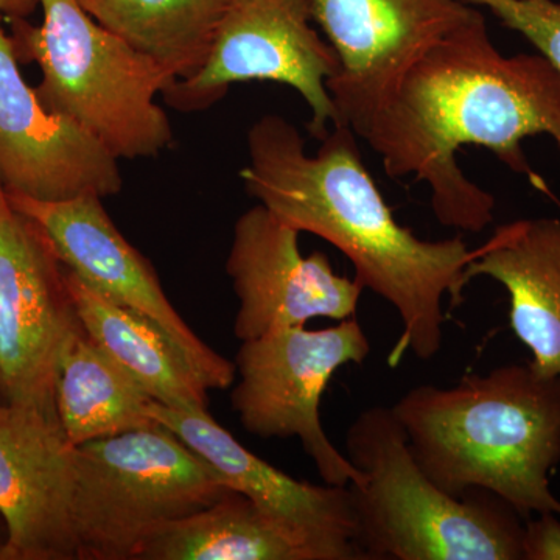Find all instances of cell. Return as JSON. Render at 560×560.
<instances>
[{"instance_id": "6da1fadb", "label": "cell", "mask_w": 560, "mask_h": 560, "mask_svg": "<svg viewBox=\"0 0 560 560\" xmlns=\"http://www.w3.org/2000/svg\"><path fill=\"white\" fill-rule=\"evenodd\" d=\"M352 131L381 156L390 178L429 184L442 226L482 232L493 221L495 198L467 178L456 153L466 145L488 149L545 189L523 142L548 135L560 150V75L539 54L504 57L477 9Z\"/></svg>"}, {"instance_id": "7a4b0ae2", "label": "cell", "mask_w": 560, "mask_h": 560, "mask_svg": "<svg viewBox=\"0 0 560 560\" xmlns=\"http://www.w3.org/2000/svg\"><path fill=\"white\" fill-rule=\"evenodd\" d=\"M246 145L248 164L241 172L246 194L294 230L341 250L364 290L399 315L404 330L389 366L408 352L434 359L444 340L442 305L447 296L452 305L463 302L475 249L460 237L422 241L401 226L346 125H334L318 151L308 154L290 120L267 114L249 128Z\"/></svg>"}, {"instance_id": "3957f363", "label": "cell", "mask_w": 560, "mask_h": 560, "mask_svg": "<svg viewBox=\"0 0 560 560\" xmlns=\"http://www.w3.org/2000/svg\"><path fill=\"white\" fill-rule=\"evenodd\" d=\"M420 469L453 497L485 489L525 518L560 500L550 474L560 464V377L533 364L467 374L456 385H420L393 407Z\"/></svg>"}, {"instance_id": "277c9868", "label": "cell", "mask_w": 560, "mask_h": 560, "mask_svg": "<svg viewBox=\"0 0 560 560\" xmlns=\"http://www.w3.org/2000/svg\"><path fill=\"white\" fill-rule=\"evenodd\" d=\"M345 445L364 477L350 485L364 560H523L525 518L489 490H442L420 469L393 407L361 411Z\"/></svg>"}, {"instance_id": "5b68a950", "label": "cell", "mask_w": 560, "mask_h": 560, "mask_svg": "<svg viewBox=\"0 0 560 560\" xmlns=\"http://www.w3.org/2000/svg\"><path fill=\"white\" fill-rule=\"evenodd\" d=\"M39 25L11 20L14 49L43 72L39 98L116 160L154 158L173 143L156 103L176 79L149 55L98 24L79 0H39Z\"/></svg>"}, {"instance_id": "8992f818", "label": "cell", "mask_w": 560, "mask_h": 560, "mask_svg": "<svg viewBox=\"0 0 560 560\" xmlns=\"http://www.w3.org/2000/svg\"><path fill=\"white\" fill-rule=\"evenodd\" d=\"M73 466L77 560H136L162 526L235 492L160 423L79 445Z\"/></svg>"}, {"instance_id": "52a82bcc", "label": "cell", "mask_w": 560, "mask_h": 560, "mask_svg": "<svg viewBox=\"0 0 560 560\" xmlns=\"http://www.w3.org/2000/svg\"><path fill=\"white\" fill-rule=\"evenodd\" d=\"M370 353V338L355 316L327 329L289 327L242 341L232 410L254 436L300 438L326 485L359 486L363 474L327 436L319 405L335 372L363 363Z\"/></svg>"}, {"instance_id": "ba28073f", "label": "cell", "mask_w": 560, "mask_h": 560, "mask_svg": "<svg viewBox=\"0 0 560 560\" xmlns=\"http://www.w3.org/2000/svg\"><path fill=\"white\" fill-rule=\"evenodd\" d=\"M312 22V0H232L205 65L190 79L176 80L165 101L194 113L221 101L231 84L275 81L300 92L312 114L308 131L323 140L338 124L327 84L340 60Z\"/></svg>"}, {"instance_id": "9c48e42d", "label": "cell", "mask_w": 560, "mask_h": 560, "mask_svg": "<svg viewBox=\"0 0 560 560\" xmlns=\"http://www.w3.org/2000/svg\"><path fill=\"white\" fill-rule=\"evenodd\" d=\"M83 331L65 265L0 184V401L58 418V371Z\"/></svg>"}, {"instance_id": "30bf717a", "label": "cell", "mask_w": 560, "mask_h": 560, "mask_svg": "<svg viewBox=\"0 0 560 560\" xmlns=\"http://www.w3.org/2000/svg\"><path fill=\"white\" fill-rule=\"evenodd\" d=\"M312 11L340 60V70L327 84L337 125L353 130L477 7L464 0H312Z\"/></svg>"}, {"instance_id": "8fae6325", "label": "cell", "mask_w": 560, "mask_h": 560, "mask_svg": "<svg viewBox=\"0 0 560 560\" xmlns=\"http://www.w3.org/2000/svg\"><path fill=\"white\" fill-rule=\"evenodd\" d=\"M7 195L13 208L46 234L58 259L77 278L156 323L208 389L231 388L237 375L235 364L206 345L176 312L150 261L110 220L103 198L81 195L70 200L40 201Z\"/></svg>"}, {"instance_id": "7c38bea8", "label": "cell", "mask_w": 560, "mask_h": 560, "mask_svg": "<svg viewBox=\"0 0 560 560\" xmlns=\"http://www.w3.org/2000/svg\"><path fill=\"white\" fill-rule=\"evenodd\" d=\"M300 234L260 202L235 221L226 272L241 302L234 320L238 340L357 315L364 287L335 272L320 250L305 257Z\"/></svg>"}, {"instance_id": "4fadbf2b", "label": "cell", "mask_w": 560, "mask_h": 560, "mask_svg": "<svg viewBox=\"0 0 560 560\" xmlns=\"http://www.w3.org/2000/svg\"><path fill=\"white\" fill-rule=\"evenodd\" d=\"M0 16V184L10 195L61 201L119 194V160L90 132L54 113L22 77Z\"/></svg>"}, {"instance_id": "5bb4252c", "label": "cell", "mask_w": 560, "mask_h": 560, "mask_svg": "<svg viewBox=\"0 0 560 560\" xmlns=\"http://www.w3.org/2000/svg\"><path fill=\"white\" fill-rule=\"evenodd\" d=\"M73 451L58 418L0 401V560H77Z\"/></svg>"}, {"instance_id": "9a60e30c", "label": "cell", "mask_w": 560, "mask_h": 560, "mask_svg": "<svg viewBox=\"0 0 560 560\" xmlns=\"http://www.w3.org/2000/svg\"><path fill=\"white\" fill-rule=\"evenodd\" d=\"M151 416L220 475L224 485L261 510L307 530L337 560H364L357 545V512L348 486L294 480L246 451L209 411L175 410L154 401Z\"/></svg>"}, {"instance_id": "2e32d148", "label": "cell", "mask_w": 560, "mask_h": 560, "mask_svg": "<svg viewBox=\"0 0 560 560\" xmlns=\"http://www.w3.org/2000/svg\"><path fill=\"white\" fill-rule=\"evenodd\" d=\"M497 280L510 294V323L534 370L560 377V220L501 224L475 248L466 279Z\"/></svg>"}, {"instance_id": "e0dca14e", "label": "cell", "mask_w": 560, "mask_h": 560, "mask_svg": "<svg viewBox=\"0 0 560 560\" xmlns=\"http://www.w3.org/2000/svg\"><path fill=\"white\" fill-rule=\"evenodd\" d=\"M136 560H337L311 533L238 492L190 517L167 523Z\"/></svg>"}, {"instance_id": "ac0fdd59", "label": "cell", "mask_w": 560, "mask_h": 560, "mask_svg": "<svg viewBox=\"0 0 560 560\" xmlns=\"http://www.w3.org/2000/svg\"><path fill=\"white\" fill-rule=\"evenodd\" d=\"M66 282L88 337L158 404L208 411V386L156 323L103 296L68 268Z\"/></svg>"}, {"instance_id": "d6986e66", "label": "cell", "mask_w": 560, "mask_h": 560, "mask_svg": "<svg viewBox=\"0 0 560 560\" xmlns=\"http://www.w3.org/2000/svg\"><path fill=\"white\" fill-rule=\"evenodd\" d=\"M153 397L109 359L86 331L62 357L55 385V408L73 447L158 425Z\"/></svg>"}, {"instance_id": "ffe728a7", "label": "cell", "mask_w": 560, "mask_h": 560, "mask_svg": "<svg viewBox=\"0 0 560 560\" xmlns=\"http://www.w3.org/2000/svg\"><path fill=\"white\" fill-rule=\"evenodd\" d=\"M98 24L149 55L176 80L205 65L232 0H79Z\"/></svg>"}, {"instance_id": "44dd1931", "label": "cell", "mask_w": 560, "mask_h": 560, "mask_svg": "<svg viewBox=\"0 0 560 560\" xmlns=\"http://www.w3.org/2000/svg\"><path fill=\"white\" fill-rule=\"evenodd\" d=\"M488 10L512 32L521 33L560 75V2L556 0H464Z\"/></svg>"}, {"instance_id": "7402d4cb", "label": "cell", "mask_w": 560, "mask_h": 560, "mask_svg": "<svg viewBox=\"0 0 560 560\" xmlns=\"http://www.w3.org/2000/svg\"><path fill=\"white\" fill-rule=\"evenodd\" d=\"M523 560H560V517L552 512L525 522Z\"/></svg>"}, {"instance_id": "603a6c76", "label": "cell", "mask_w": 560, "mask_h": 560, "mask_svg": "<svg viewBox=\"0 0 560 560\" xmlns=\"http://www.w3.org/2000/svg\"><path fill=\"white\" fill-rule=\"evenodd\" d=\"M39 9V0H0V16L10 20H27Z\"/></svg>"}, {"instance_id": "cb8c5ba5", "label": "cell", "mask_w": 560, "mask_h": 560, "mask_svg": "<svg viewBox=\"0 0 560 560\" xmlns=\"http://www.w3.org/2000/svg\"><path fill=\"white\" fill-rule=\"evenodd\" d=\"M0 548H2V541H0Z\"/></svg>"}]
</instances>
